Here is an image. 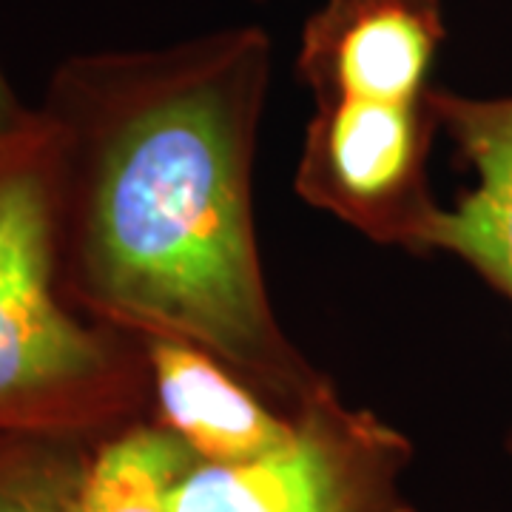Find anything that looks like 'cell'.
Wrapping results in <instances>:
<instances>
[{
    "instance_id": "2",
    "label": "cell",
    "mask_w": 512,
    "mask_h": 512,
    "mask_svg": "<svg viewBox=\"0 0 512 512\" xmlns=\"http://www.w3.org/2000/svg\"><path fill=\"white\" fill-rule=\"evenodd\" d=\"M63 151L43 109L0 137V439H109L151 399L143 345L66 308Z\"/></svg>"
},
{
    "instance_id": "10",
    "label": "cell",
    "mask_w": 512,
    "mask_h": 512,
    "mask_svg": "<svg viewBox=\"0 0 512 512\" xmlns=\"http://www.w3.org/2000/svg\"><path fill=\"white\" fill-rule=\"evenodd\" d=\"M29 117H32V111L20 106L18 97H15V92H12V86H9V80H6L3 72H0V137H6V134L18 131Z\"/></svg>"
},
{
    "instance_id": "9",
    "label": "cell",
    "mask_w": 512,
    "mask_h": 512,
    "mask_svg": "<svg viewBox=\"0 0 512 512\" xmlns=\"http://www.w3.org/2000/svg\"><path fill=\"white\" fill-rule=\"evenodd\" d=\"M97 444L0 439V512H74Z\"/></svg>"
},
{
    "instance_id": "5",
    "label": "cell",
    "mask_w": 512,
    "mask_h": 512,
    "mask_svg": "<svg viewBox=\"0 0 512 512\" xmlns=\"http://www.w3.org/2000/svg\"><path fill=\"white\" fill-rule=\"evenodd\" d=\"M444 37L441 0H328L302 29L296 74L316 100L421 103Z\"/></svg>"
},
{
    "instance_id": "1",
    "label": "cell",
    "mask_w": 512,
    "mask_h": 512,
    "mask_svg": "<svg viewBox=\"0 0 512 512\" xmlns=\"http://www.w3.org/2000/svg\"><path fill=\"white\" fill-rule=\"evenodd\" d=\"M271 40L234 26L72 57L43 111L63 151V291L131 339H180L285 407L322 379L279 328L254 220Z\"/></svg>"
},
{
    "instance_id": "8",
    "label": "cell",
    "mask_w": 512,
    "mask_h": 512,
    "mask_svg": "<svg viewBox=\"0 0 512 512\" xmlns=\"http://www.w3.org/2000/svg\"><path fill=\"white\" fill-rule=\"evenodd\" d=\"M194 464L157 424H131L94 447L74 512H171L168 490Z\"/></svg>"
},
{
    "instance_id": "3",
    "label": "cell",
    "mask_w": 512,
    "mask_h": 512,
    "mask_svg": "<svg viewBox=\"0 0 512 512\" xmlns=\"http://www.w3.org/2000/svg\"><path fill=\"white\" fill-rule=\"evenodd\" d=\"M282 447L242 464H188L171 512H416L404 493L413 444L376 413L350 407L322 376L288 410Z\"/></svg>"
},
{
    "instance_id": "7",
    "label": "cell",
    "mask_w": 512,
    "mask_h": 512,
    "mask_svg": "<svg viewBox=\"0 0 512 512\" xmlns=\"http://www.w3.org/2000/svg\"><path fill=\"white\" fill-rule=\"evenodd\" d=\"M157 427L200 464H242L282 447L291 416L271 410L217 356L180 339H143Z\"/></svg>"
},
{
    "instance_id": "6",
    "label": "cell",
    "mask_w": 512,
    "mask_h": 512,
    "mask_svg": "<svg viewBox=\"0 0 512 512\" xmlns=\"http://www.w3.org/2000/svg\"><path fill=\"white\" fill-rule=\"evenodd\" d=\"M427 103L476 183L436 211L421 254L456 256L512 305V94L467 97L433 86ZM507 450L512 456V430Z\"/></svg>"
},
{
    "instance_id": "4",
    "label": "cell",
    "mask_w": 512,
    "mask_h": 512,
    "mask_svg": "<svg viewBox=\"0 0 512 512\" xmlns=\"http://www.w3.org/2000/svg\"><path fill=\"white\" fill-rule=\"evenodd\" d=\"M436 128L427 97L421 103L316 100L293 188L367 239L421 254L441 208L424 171Z\"/></svg>"
}]
</instances>
